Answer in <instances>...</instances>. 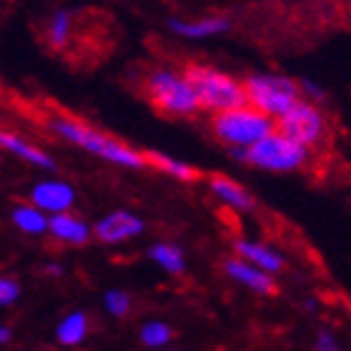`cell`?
Masks as SVG:
<instances>
[{
    "instance_id": "ac0fdd59",
    "label": "cell",
    "mask_w": 351,
    "mask_h": 351,
    "mask_svg": "<svg viewBox=\"0 0 351 351\" xmlns=\"http://www.w3.org/2000/svg\"><path fill=\"white\" fill-rule=\"evenodd\" d=\"M88 334V316L83 311H71L68 316H63L56 329V339L63 346H78Z\"/></svg>"
},
{
    "instance_id": "52a82bcc",
    "label": "cell",
    "mask_w": 351,
    "mask_h": 351,
    "mask_svg": "<svg viewBox=\"0 0 351 351\" xmlns=\"http://www.w3.org/2000/svg\"><path fill=\"white\" fill-rule=\"evenodd\" d=\"M276 128L308 148H319L329 136L326 116L311 98H299L284 116L276 118Z\"/></svg>"
},
{
    "instance_id": "ba28073f",
    "label": "cell",
    "mask_w": 351,
    "mask_h": 351,
    "mask_svg": "<svg viewBox=\"0 0 351 351\" xmlns=\"http://www.w3.org/2000/svg\"><path fill=\"white\" fill-rule=\"evenodd\" d=\"M143 228H146L143 219L133 211H113L95 223L93 236L101 243H123L143 234Z\"/></svg>"
},
{
    "instance_id": "3957f363",
    "label": "cell",
    "mask_w": 351,
    "mask_h": 351,
    "mask_svg": "<svg viewBox=\"0 0 351 351\" xmlns=\"http://www.w3.org/2000/svg\"><path fill=\"white\" fill-rule=\"evenodd\" d=\"M276 131V118L266 116L263 110L254 108L249 103L213 113L211 133L228 148H249L263 136Z\"/></svg>"
},
{
    "instance_id": "7a4b0ae2",
    "label": "cell",
    "mask_w": 351,
    "mask_h": 351,
    "mask_svg": "<svg viewBox=\"0 0 351 351\" xmlns=\"http://www.w3.org/2000/svg\"><path fill=\"white\" fill-rule=\"evenodd\" d=\"M234 158L246 161L251 166L263 171H274V173H289V171L304 169L311 158V148L299 143V141L289 138L286 133L271 131L249 148H228Z\"/></svg>"
},
{
    "instance_id": "9a60e30c",
    "label": "cell",
    "mask_w": 351,
    "mask_h": 351,
    "mask_svg": "<svg viewBox=\"0 0 351 351\" xmlns=\"http://www.w3.org/2000/svg\"><path fill=\"white\" fill-rule=\"evenodd\" d=\"M169 28L183 38H211L226 33L231 28V21L221 18V15H208L201 21H169Z\"/></svg>"
},
{
    "instance_id": "5bb4252c",
    "label": "cell",
    "mask_w": 351,
    "mask_h": 351,
    "mask_svg": "<svg viewBox=\"0 0 351 351\" xmlns=\"http://www.w3.org/2000/svg\"><path fill=\"white\" fill-rule=\"evenodd\" d=\"M234 251L241 258H246V261H251V263H256V266L271 271V274H278V271L284 269V256H281L278 251L271 249V246H266V243H256V241L239 239V241H234Z\"/></svg>"
},
{
    "instance_id": "5b68a950",
    "label": "cell",
    "mask_w": 351,
    "mask_h": 351,
    "mask_svg": "<svg viewBox=\"0 0 351 351\" xmlns=\"http://www.w3.org/2000/svg\"><path fill=\"white\" fill-rule=\"evenodd\" d=\"M183 75L189 78V83L196 90L201 108L208 110V113H219V110L236 108V106L249 103L246 101L243 81H236L234 75L221 73V71H216L211 66L191 63V66L183 68Z\"/></svg>"
},
{
    "instance_id": "7c38bea8",
    "label": "cell",
    "mask_w": 351,
    "mask_h": 351,
    "mask_svg": "<svg viewBox=\"0 0 351 351\" xmlns=\"http://www.w3.org/2000/svg\"><path fill=\"white\" fill-rule=\"evenodd\" d=\"M208 189H211V193L219 198L221 204H226L228 208H236V211H251L256 206V201H254L249 191L243 189L239 181L228 178V176L211 173L208 176Z\"/></svg>"
},
{
    "instance_id": "277c9868",
    "label": "cell",
    "mask_w": 351,
    "mask_h": 351,
    "mask_svg": "<svg viewBox=\"0 0 351 351\" xmlns=\"http://www.w3.org/2000/svg\"><path fill=\"white\" fill-rule=\"evenodd\" d=\"M146 95L158 113L171 118H193L201 108L196 90L183 73L158 68L146 78Z\"/></svg>"
},
{
    "instance_id": "44dd1931",
    "label": "cell",
    "mask_w": 351,
    "mask_h": 351,
    "mask_svg": "<svg viewBox=\"0 0 351 351\" xmlns=\"http://www.w3.org/2000/svg\"><path fill=\"white\" fill-rule=\"evenodd\" d=\"M173 339V331H171L169 324L163 322H148L141 326V344L148 346V349H161Z\"/></svg>"
},
{
    "instance_id": "d4e9b609",
    "label": "cell",
    "mask_w": 351,
    "mask_h": 351,
    "mask_svg": "<svg viewBox=\"0 0 351 351\" xmlns=\"http://www.w3.org/2000/svg\"><path fill=\"white\" fill-rule=\"evenodd\" d=\"M301 90H304V93L308 95V98H311V101H322L324 98V93H322V88L319 86H314V83H301Z\"/></svg>"
},
{
    "instance_id": "484cf974",
    "label": "cell",
    "mask_w": 351,
    "mask_h": 351,
    "mask_svg": "<svg viewBox=\"0 0 351 351\" xmlns=\"http://www.w3.org/2000/svg\"><path fill=\"white\" fill-rule=\"evenodd\" d=\"M45 274H51V276H63V269H60L58 263H48V266H45Z\"/></svg>"
},
{
    "instance_id": "8fae6325",
    "label": "cell",
    "mask_w": 351,
    "mask_h": 351,
    "mask_svg": "<svg viewBox=\"0 0 351 351\" xmlns=\"http://www.w3.org/2000/svg\"><path fill=\"white\" fill-rule=\"evenodd\" d=\"M53 239L68 243V246H86L93 236V228L88 226L81 216H75L73 211H60L51 216V228Z\"/></svg>"
},
{
    "instance_id": "7402d4cb",
    "label": "cell",
    "mask_w": 351,
    "mask_h": 351,
    "mask_svg": "<svg viewBox=\"0 0 351 351\" xmlns=\"http://www.w3.org/2000/svg\"><path fill=\"white\" fill-rule=\"evenodd\" d=\"M103 304L108 308V314L116 316V319H123V316H128V311H131V296L125 291H121V289H110V291L103 296Z\"/></svg>"
},
{
    "instance_id": "603a6c76",
    "label": "cell",
    "mask_w": 351,
    "mask_h": 351,
    "mask_svg": "<svg viewBox=\"0 0 351 351\" xmlns=\"http://www.w3.org/2000/svg\"><path fill=\"white\" fill-rule=\"evenodd\" d=\"M21 296V284L10 276L0 278V306H10Z\"/></svg>"
},
{
    "instance_id": "4fadbf2b",
    "label": "cell",
    "mask_w": 351,
    "mask_h": 351,
    "mask_svg": "<svg viewBox=\"0 0 351 351\" xmlns=\"http://www.w3.org/2000/svg\"><path fill=\"white\" fill-rule=\"evenodd\" d=\"M0 146L5 148L8 154L18 156L21 161L30 163V166H38V169H45V171H56L53 156H48L43 148L33 146L30 141L21 138V136H15V133H8V131L0 133Z\"/></svg>"
},
{
    "instance_id": "6da1fadb",
    "label": "cell",
    "mask_w": 351,
    "mask_h": 351,
    "mask_svg": "<svg viewBox=\"0 0 351 351\" xmlns=\"http://www.w3.org/2000/svg\"><path fill=\"white\" fill-rule=\"evenodd\" d=\"M48 128H51L56 136H60L63 141L83 148L88 154L98 156L103 161L123 166V169H143V166H148L146 154H141V151L131 148L128 143H123V141L113 138L108 133L98 131V128L83 123V121H78V118H73V116L51 118V121H48Z\"/></svg>"
},
{
    "instance_id": "d6986e66",
    "label": "cell",
    "mask_w": 351,
    "mask_h": 351,
    "mask_svg": "<svg viewBox=\"0 0 351 351\" xmlns=\"http://www.w3.org/2000/svg\"><path fill=\"white\" fill-rule=\"evenodd\" d=\"M148 258L156 261L166 274L171 276H178L186 269V258H183V251L176 246V243H156L154 249L148 251Z\"/></svg>"
},
{
    "instance_id": "9c48e42d",
    "label": "cell",
    "mask_w": 351,
    "mask_h": 351,
    "mask_svg": "<svg viewBox=\"0 0 351 351\" xmlns=\"http://www.w3.org/2000/svg\"><path fill=\"white\" fill-rule=\"evenodd\" d=\"M223 271H226V276H231L241 286L251 289V291L261 293V296H274V293L278 291L271 271L246 261V258H241L239 254H236L234 258H226V261H223Z\"/></svg>"
},
{
    "instance_id": "4316f807",
    "label": "cell",
    "mask_w": 351,
    "mask_h": 351,
    "mask_svg": "<svg viewBox=\"0 0 351 351\" xmlns=\"http://www.w3.org/2000/svg\"><path fill=\"white\" fill-rule=\"evenodd\" d=\"M10 337H13V334H10V329H8V326H3V329H0V344H8V341H10Z\"/></svg>"
},
{
    "instance_id": "8992f818",
    "label": "cell",
    "mask_w": 351,
    "mask_h": 351,
    "mask_svg": "<svg viewBox=\"0 0 351 351\" xmlns=\"http://www.w3.org/2000/svg\"><path fill=\"white\" fill-rule=\"evenodd\" d=\"M246 101L254 108L263 110L271 118H281L293 103L301 98V86L286 75L276 73H254L243 81Z\"/></svg>"
},
{
    "instance_id": "ffe728a7",
    "label": "cell",
    "mask_w": 351,
    "mask_h": 351,
    "mask_svg": "<svg viewBox=\"0 0 351 351\" xmlns=\"http://www.w3.org/2000/svg\"><path fill=\"white\" fill-rule=\"evenodd\" d=\"M71 28H73V15L68 10H56L48 21V43H51V48H56V51L66 48L68 40H71Z\"/></svg>"
},
{
    "instance_id": "e0dca14e",
    "label": "cell",
    "mask_w": 351,
    "mask_h": 351,
    "mask_svg": "<svg viewBox=\"0 0 351 351\" xmlns=\"http://www.w3.org/2000/svg\"><path fill=\"white\" fill-rule=\"evenodd\" d=\"M45 213L40 206H15L13 211H10V221H13V226L18 231L28 236H40L45 234L48 228H51V219H45Z\"/></svg>"
},
{
    "instance_id": "2e32d148",
    "label": "cell",
    "mask_w": 351,
    "mask_h": 351,
    "mask_svg": "<svg viewBox=\"0 0 351 351\" xmlns=\"http://www.w3.org/2000/svg\"><path fill=\"white\" fill-rule=\"evenodd\" d=\"M146 161H148L151 169L161 171V173L171 176V178L183 181V183H193L204 176L198 169H193V166H189V163L178 161V158H173V156L161 154V151H146Z\"/></svg>"
},
{
    "instance_id": "30bf717a",
    "label": "cell",
    "mask_w": 351,
    "mask_h": 351,
    "mask_svg": "<svg viewBox=\"0 0 351 351\" xmlns=\"http://www.w3.org/2000/svg\"><path fill=\"white\" fill-rule=\"evenodd\" d=\"M30 204L40 206L48 213L71 211L75 204V191L68 181L45 178V181H38L33 186V191H30Z\"/></svg>"
},
{
    "instance_id": "cb8c5ba5",
    "label": "cell",
    "mask_w": 351,
    "mask_h": 351,
    "mask_svg": "<svg viewBox=\"0 0 351 351\" xmlns=\"http://www.w3.org/2000/svg\"><path fill=\"white\" fill-rule=\"evenodd\" d=\"M314 349H319V351H337V349H339V344H337V339L331 337L329 331H322V334L316 337Z\"/></svg>"
}]
</instances>
